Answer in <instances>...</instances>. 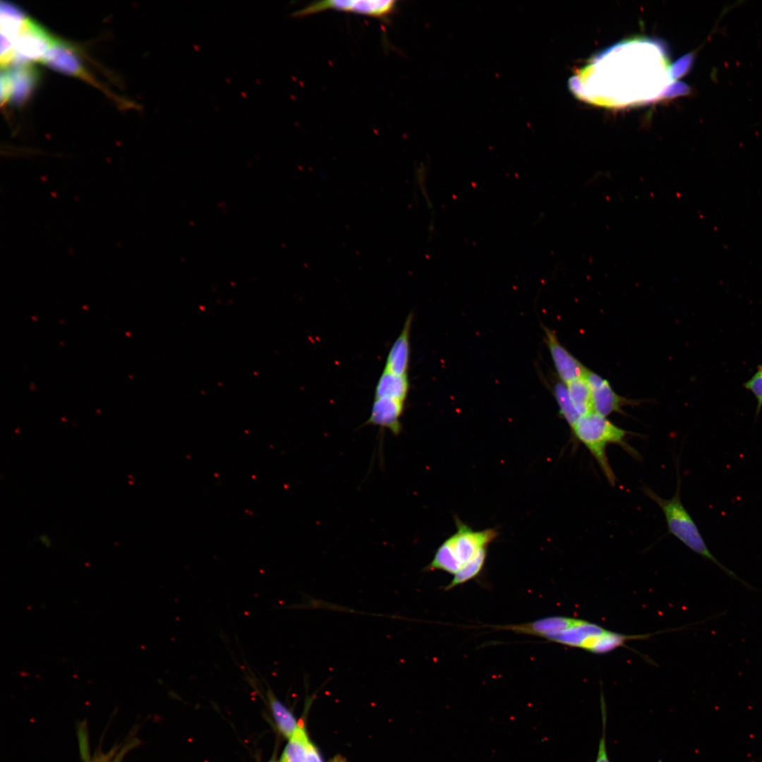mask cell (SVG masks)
I'll list each match as a JSON object with an SVG mask.
<instances>
[{
  "label": "cell",
  "mask_w": 762,
  "mask_h": 762,
  "mask_svg": "<svg viewBox=\"0 0 762 762\" xmlns=\"http://www.w3.org/2000/svg\"><path fill=\"white\" fill-rule=\"evenodd\" d=\"M680 490L681 479L679 473L676 492L670 499L661 497L648 487L643 488L645 495L663 511L670 533L690 550L717 565L732 579L739 582L750 591H758L756 588L722 564L709 550L696 523L681 501Z\"/></svg>",
  "instance_id": "obj_1"
},
{
  "label": "cell",
  "mask_w": 762,
  "mask_h": 762,
  "mask_svg": "<svg viewBox=\"0 0 762 762\" xmlns=\"http://www.w3.org/2000/svg\"><path fill=\"white\" fill-rule=\"evenodd\" d=\"M571 429L575 439L587 448L612 486L617 479L608 461L607 447L611 444L618 445L631 455L638 456L625 441L629 432L595 411L581 416Z\"/></svg>",
  "instance_id": "obj_2"
},
{
  "label": "cell",
  "mask_w": 762,
  "mask_h": 762,
  "mask_svg": "<svg viewBox=\"0 0 762 762\" xmlns=\"http://www.w3.org/2000/svg\"><path fill=\"white\" fill-rule=\"evenodd\" d=\"M456 527L457 531L437 548L425 571L440 570L454 576L497 536L495 529L473 531L459 521Z\"/></svg>",
  "instance_id": "obj_3"
},
{
  "label": "cell",
  "mask_w": 762,
  "mask_h": 762,
  "mask_svg": "<svg viewBox=\"0 0 762 762\" xmlns=\"http://www.w3.org/2000/svg\"><path fill=\"white\" fill-rule=\"evenodd\" d=\"M642 639L643 635L624 634L587 620L569 617L565 627L547 640L595 654H604L624 646L629 641Z\"/></svg>",
  "instance_id": "obj_4"
},
{
  "label": "cell",
  "mask_w": 762,
  "mask_h": 762,
  "mask_svg": "<svg viewBox=\"0 0 762 762\" xmlns=\"http://www.w3.org/2000/svg\"><path fill=\"white\" fill-rule=\"evenodd\" d=\"M397 7L394 0H326L315 1L293 13L294 17H302L325 10L333 9L351 12L375 18L390 15Z\"/></svg>",
  "instance_id": "obj_5"
},
{
  "label": "cell",
  "mask_w": 762,
  "mask_h": 762,
  "mask_svg": "<svg viewBox=\"0 0 762 762\" xmlns=\"http://www.w3.org/2000/svg\"><path fill=\"white\" fill-rule=\"evenodd\" d=\"M56 37L28 18L14 42L16 65L42 61Z\"/></svg>",
  "instance_id": "obj_6"
},
{
  "label": "cell",
  "mask_w": 762,
  "mask_h": 762,
  "mask_svg": "<svg viewBox=\"0 0 762 762\" xmlns=\"http://www.w3.org/2000/svg\"><path fill=\"white\" fill-rule=\"evenodd\" d=\"M41 62L59 72L83 79L103 89L86 70L74 47L66 42L56 38Z\"/></svg>",
  "instance_id": "obj_7"
},
{
  "label": "cell",
  "mask_w": 762,
  "mask_h": 762,
  "mask_svg": "<svg viewBox=\"0 0 762 762\" xmlns=\"http://www.w3.org/2000/svg\"><path fill=\"white\" fill-rule=\"evenodd\" d=\"M585 378L591 392L594 411L603 416L622 413L624 406L636 402L617 394L607 380L589 369Z\"/></svg>",
  "instance_id": "obj_8"
},
{
  "label": "cell",
  "mask_w": 762,
  "mask_h": 762,
  "mask_svg": "<svg viewBox=\"0 0 762 762\" xmlns=\"http://www.w3.org/2000/svg\"><path fill=\"white\" fill-rule=\"evenodd\" d=\"M544 331L546 344L560 380L567 384L584 377L588 369L560 344L554 332L546 327H544Z\"/></svg>",
  "instance_id": "obj_9"
},
{
  "label": "cell",
  "mask_w": 762,
  "mask_h": 762,
  "mask_svg": "<svg viewBox=\"0 0 762 762\" xmlns=\"http://www.w3.org/2000/svg\"><path fill=\"white\" fill-rule=\"evenodd\" d=\"M405 401L389 397L375 398L370 414L365 425L378 426L389 430L397 436L402 430L401 418Z\"/></svg>",
  "instance_id": "obj_10"
},
{
  "label": "cell",
  "mask_w": 762,
  "mask_h": 762,
  "mask_svg": "<svg viewBox=\"0 0 762 762\" xmlns=\"http://www.w3.org/2000/svg\"><path fill=\"white\" fill-rule=\"evenodd\" d=\"M413 314L410 313L387 354L384 370L399 375H407L410 357V329Z\"/></svg>",
  "instance_id": "obj_11"
},
{
  "label": "cell",
  "mask_w": 762,
  "mask_h": 762,
  "mask_svg": "<svg viewBox=\"0 0 762 762\" xmlns=\"http://www.w3.org/2000/svg\"><path fill=\"white\" fill-rule=\"evenodd\" d=\"M10 72L13 83L11 99L15 104H23L32 95L39 80L40 73L31 63L16 65Z\"/></svg>",
  "instance_id": "obj_12"
},
{
  "label": "cell",
  "mask_w": 762,
  "mask_h": 762,
  "mask_svg": "<svg viewBox=\"0 0 762 762\" xmlns=\"http://www.w3.org/2000/svg\"><path fill=\"white\" fill-rule=\"evenodd\" d=\"M409 389L407 375H399L384 370L375 389V398L389 397L405 401Z\"/></svg>",
  "instance_id": "obj_13"
},
{
  "label": "cell",
  "mask_w": 762,
  "mask_h": 762,
  "mask_svg": "<svg viewBox=\"0 0 762 762\" xmlns=\"http://www.w3.org/2000/svg\"><path fill=\"white\" fill-rule=\"evenodd\" d=\"M267 696L278 730L289 739L296 730L298 722L296 721L292 713L274 696L272 690H267Z\"/></svg>",
  "instance_id": "obj_14"
},
{
  "label": "cell",
  "mask_w": 762,
  "mask_h": 762,
  "mask_svg": "<svg viewBox=\"0 0 762 762\" xmlns=\"http://www.w3.org/2000/svg\"><path fill=\"white\" fill-rule=\"evenodd\" d=\"M566 385L573 406L580 417L594 411L591 392L585 377L572 380Z\"/></svg>",
  "instance_id": "obj_15"
},
{
  "label": "cell",
  "mask_w": 762,
  "mask_h": 762,
  "mask_svg": "<svg viewBox=\"0 0 762 762\" xmlns=\"http://www.w3.org/2000/svg\"><path fill=\"white\" fill-rule=\"evenodd\" d=\"M309 740L302 722L285 747L279 762H306V746Z\"/></svg>",
  "instance_id": "obj_16"
},
{
  "label": "cell",
  "mask_w": 762,
  "mask_h": 762,
  "mask_svg": "<svg viewBox=\"0 0 762 762\" xmlns=\"http://www.w3.org/2000/svg\"><path fill=\"white\" fill-rule=\"evenodd\" d=\"M486 555L487 548H484L478 551L472 560L454 575L452 581L445 586V591L451 590L478 576L484 566Z\"/></svg>",
  "instance_id": "obj_17"
},
{
  "label": "cell",
  "mask_w": 762,
  "mask_h": 762,
  "mask_svg": "<svg viewBox=\"0 0 762 762\" xmlns=\"http://www.w3.org/2000/svg\"><path fill=\"white\" fill-rule=\"evenodd\" d=\"M553 389L560 413L572 428L580 416L573 406L567 385L560 380L555 383Z\"/></svg>",
  "instance_id": "obj_18"
},
{
  "label": "cell",
  "mask_w": 762,
  "mask_h": 762,
  "mask_svg": "<svg viewBox=\"0 0 762 762\" xmlns=\"http://www.w3.org/2000/svg\"><path fill=\"white\" fill-rule=\"evenodd\" d=\"M744 387L750 391L757 401L756 416L762 408V371L758 370L744 384Z\"/></svg>",
  "instance_id": "obj_19"
},
{
  "label": "cell",
  "mask_w": 762,
  "mask_h": 762,
  "mask_svg": "<svg viewBox=\"0 0 762 762\" xmlns=\"http://www.w3.org/2000/svg\"><path fill=\"white\" fill-rule=\"evenodd\" d=\"M601 708H602V719H603V733L602 737L599 742L598 750L597 757L595 762H610L608 758L607 747H606V739H605V724H606V710L605 701L601 695Z\"/></svg>",
  "instance_id": "obj_20"
},
{
  "label": "cell",
  "mask_w": 762,
  "mask_h": 762,
  "mask_svg": "<svg viewBox=\"0 0 762 762\" xmlns=\"http://www.w3.org/2000/svg\"><path fill=\"white\" fill-rule=\"evenodd\" d=\"M2 69L1 73V102L4 104L7 102L12 96L13 92V79L10 72V70Z\"/></svg>",
  "instance_id": "obj_21"
},
{
  "label": "cell",
  "mask_w": 762,
  "mask_h": 762,
  "mask_svg": "<svg viewBox=\"0 0 762 762\" xmlns=\"http://www.w3.org/2000/svg\"><path fill=\"white\" fill-rule=\"evenodd\" d=\"M306 762H322L317 748L310 740L306 746Z\"/></svg>",
  "instance_id": "obj_22"
},
{
  "label": "cell",
  "mask_w": 762,
  "mask_h": 762,
  "mask_svg": "<svg viewBox=\"0 0 762 762\" xmlns=\"http://www.w3.org/2000/svg\"><path fill=\"white\" fill-rule=\"evenodd\" d=\"M39 540H40V542L44 545L47 546V547H49L50 545V540H49V537L47 535H45V534L41 535L39 537Z\"/></svg>",
  "instance_id": "obj_23"
},
{
  "label": "cell",
  "mask_w": 762,
  "mask_h": 762,
  "mask_svg": "<svg viewBox=\"0 0 762 762\" xmlns=\"http://www.w3.org/2000/svg\"><path fill=\"white\" fill-rule=\"evenodd\" d=\"M126 750H127V749H126V747H124V749H123L121 751H119V754L116 756V757L114 758V760L111 762H121V760L123 758V756H124V753H125V751Z\"/></svg>",
  "instance_id": "obj_24"
},
{
  "label": "cell",
  "mask_w": 762,
  "mask_h": 762,
  "mask_svg": "<svg viewBox=\"0 0 762 762\" xmlns=\"http://www.w3.org/2000/svg\"><path fill=\"white\" fill-rule=\"evenodd\" d=\"M329 762H345L344 758L341 756H337L332 759Z\"/></svg>",
  "instance_id": "obj_25"
},
{
  "label": "cell",
  "mask_w": 762,
  "mask_h": 762,
  "mask_svg": "<svg viewBox=\"0 0 762 762\" xmlns=\"http://www.w3.org/2000/svg\"><path fill=\"white\" fill-rule=\"evenodd\" d=\"M268 762H278V761L275 759V758H272Z\"/></svg>",
  "instance_id": "obj_26"
},
{
  "label": "cell",
  "mask_w": 762,
  "mask_h": 762,
  "mask_svg": "<svg viewBox=\"0 0 762 762\" xmlns=\"http://www.w3.org/2000/svg\"><path fill=\"white\" fill-rule=\"evenodd\" d=\"M758 370H759L762 371V365H761L760 366H758Z\"/></svg>",
  "instance_id": "obj_27"
},
{
  "label": "cell",
  "mask_w": 762,
  "mask_h": 762,
  "mask_svg": "<svg viewBox=\"0 0 762 762\" xmlns=\"http://www.w3.org/2000/svg\"><path fill=\"white\" fill-rule=\"evenodd\" d=\"M95 762H96V761H95Z\"/></svg>",
  "instance_id": "obj_28"
}]
</instances>
